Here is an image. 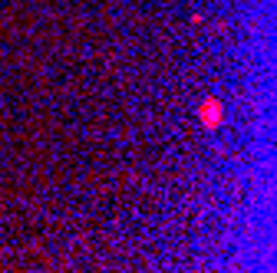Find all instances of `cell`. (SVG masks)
<instances>
[{"label": "cell", "instance_id": "1", "mask_svg": "<svg viewBox=\"0 0 277 273\" xmlns=\"http://www.w3.org/2000/svg\"><path fill=\"white\" fill-rule=\"evenodd\" d=\"M202 122L208 125V129H218L221 125V102L218 99H208V102H202Z\"/></svg>", "mask_w": 277, "mask_h": 273}]
</instances>
